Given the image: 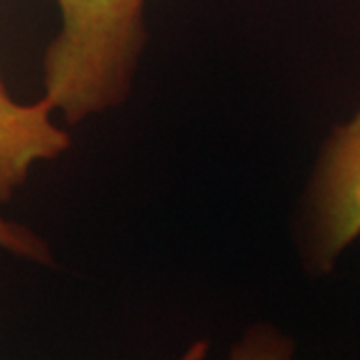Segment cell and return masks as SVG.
Instances as JSON below:
<instances>
[{
	"mask_svg": "<svg viewBox=\"0 0 360 360\" xmlns=\"http://www.w3.org/2000/svg\"><path fill=\"white\" fill-rule=\"evenodd\" d=\"M295 342L270 324H255L231 348L229 360H292Z\"/></svg>",
	"mask_w": 360,
	"mask_h": 360,
	"instance_id": "277c9868",
	"label": "cell"
},
{
	"mask_svg": "<svg viewBox=\"0 0 360 360\" xmlns=\"http://www.w3.org/2000/svg\"><path fill=\"white\" fill-rule=\"evenodd\" d=\"M309 264L328 272L360 236V110L330 134L309 194Z\"/></svg>",
	"mask_w": 360,
	"mask_h": 360,
	"instance_id": "7a4b0ae2",
	"label": "cell"
},
{
	"mask_svg": "<svg viewBox=\"0 0 360 360\" xmlns=\"http://www.w3.org/2000/svg\"><path fill=\"white\" fill-rule=\"evenodd\" d=\"M44 98L34 104L14 101L0 78V202L28 179L39 160H51L70 146V139L51 120Z\"/></svg>",
	"mask_w": 360,
	"mask_h": 360,
	"instance_id": "3957f363",
	"label": "cell"
},
{
	"mask_svg": "<svg viewBox=\"0 0 360 360\" xmlns=\"http://www.w3.org/2000/svg\"><path fill=\"white\" fill-rule=\"evenodd\" d=\"M63 28L44 54V101L68 122L122 103L144 46V0H56Z\"/></svg>",
	"mask_w": 360,
	"mask_h": 360,
	"instance_id": "6da1fadb",
	"label": "cell"
},
{
	"mask_svg": "<svg viewBox=\"0 0 360 360\" xmlns=\"http://www.w3.org/2000/svg\"><path fill=\"white\" fill-rule=\"evenodd\" d=\"M0 246L6 248L8 252H14L18 257L34 260V262H42V264L51 262L49 246L44 245L37 234L4 219H0Z\"/></svg>",
	"mask_w": 360,
	"mask_h": 360,
	"instance_id": "5b68a950",
	"label": "cell"
}]
</instances>
